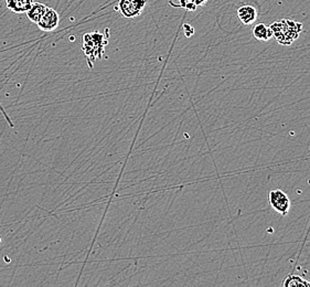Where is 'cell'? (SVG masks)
Instances as JSON below:
<instances>
[{
    "label": "cell",
    "instance_id": "obj_1",
    "mask_svg": "<svg viewBox=\"0 0 310 287\" xmlns=\"http://www.w3.org/2000/svg\"><path fill=\"white\" fill-rule=\"evenodd\" d=\"M270 29L273 31V37L282 46H290L294 43L302 31V23L289 19H282L271 23Z\"/></svg>",
    "mask_w": 310,
    "mask_h": 287
},
{
    "label": "cell",
    "instance_id": "obj_2",
    "mask_svg": "<svg viewBox=\"0 0 310 287\" xmlns=\"http://www.w3.org/2000/svg\"><path fill=\"white\" fill-rule=\"evenodd\" d=\"M107 44V39L103 34L93 33L83 36V52L87 56V61L92 59L95 62L100 59L104 53V48Z\"/></svg>",
    "mask_w": 310,
    "mask_h": 287
},
{
    "label": "cell",
    "instance_id": "obj_3",
    "mask_svg": "<svg viewBox=\"0 0 310 287\" xmlns=\"http://www.w3.org/2000/svg\"><path fill=\"white\" fill-rule=\"evenodd\" d=\"M147 0H119L116 10L123 17L132 19L142 15L144 9L146 8Z\"/></svg>",
    "mask_w": 310,
    "mask_h": 287
},
{
    "label": "cell",
    "instance_id": "obj_4",
    "mask_svg": "<svg viewBox=\"0 0 310 287\" xmlns=\"http://www.w3.org/2000/svg\"><path fill=\"white\" fill-rule=\"evenodd\" d=\"M268 201L270 207L283 216L287 215L290 210V200L288 196L281 189H273L269 191Z\"/></svg>",
    "mask_w": 310,
    "mask_h": 287
},
{
    "label": "cell",
    "instance_id": "obj_5",
    "mask_svg": "<svg viewBox=\"0 0 310 287\" xmlns=\"http://www.w3.org/2000/svg\"><path fill=\"white\" fill-rule=\"evenodd\" d=\"M60 23V16L58 11H55L52 8H47L46 12H44L40 21L37 23L38 27L40 30L44 31V33H51L54 31L56 28L59 27Z\"/></svg>",
    "mask_w": 310,
    "mask_h": 287
},
{
    "label": "cell",
    "instance_id": "obj_6",
    "mask_svg": "<svg viewBox=\"0 0 310 287\" xmlns=\"http://www.w3.org/2000/svg\"><path fill=\"white\" fill-rule=\"evenodd\" d=\"M237 18L244 25H249L256 20L257 11L253 6L244 5L237 9Z\"/></svg>",
    "mask_w": 310,
    "mask_h": 287
},
{
    "label": "cell",
    "instance_id": "obj_7",
    "mask_svg": "<svg viewBox=\"0 0 310 287\" xmlns=\"http://www.w3.org/2000/svg\"><path fill=\"white\" fill-rule=\"evenodd\" d=\"M6 7L15 14H27L32 7L33 0H5Z\"/></svg>",
    "mask_w": 310,
    "mask_h": 287
},
{
    "label": "cell",
    "instance_id": "obj_8",
    "mask_svg": "<svg viewBox=\"0 0 310 287\" xmlns=\"http://www.w3.org/2000/svg\"><path fill=\"white\" fill-rule=\"evenodd\" d=\"M253 36H254L256 40L268 41L273 37V31H271L269 25H266L265 23H258L253 29Z\"/></svg>",
    "mask_w": 310,
    "mask_h": 287
},
{
    "label": "cell",
    "instance_id": "obj_9",
    "mask_svg": "<svg viewBox=\"0 0 310 287\" xmlns=\"http://www.w3.org/2000/svg\"><path fill=\"white\" fill-rule=\"evenodd\" d=\"M47 6L41 3H33L32 7H31L27 11V17L29 18V20L33 23H38L40 21V19L42 18L43 14L47 10Z\"/></svg>",
    "mask_w": 310,
    "mask_h": 287
},
{
    "label": "cell",
    "instance_id": "obj_10",
    "mask_svg": "<svg viewBox=\"0 0 310 287\" xmlns=\"http://www.w3.org/2000/svg\"><path fill=\"white\" fill-rule=\"evenodd\" d=\"M284 287H310V282L299 275L289 274L282 282Z\"/></svg>",
    "mask_w": 310,
    "mask_h": 287
},
{
    "label": "cell",
    "instance_id": "obj_11",
    "mask_svg": "<svg viewBox=\"0 0 310 287\" xmlns=\"http://www.w3.org/2000/svg\"><path fill=\"white\" fill-rule=\"evenodd\" d=\"M183 30H185V36L188 37V38L191 37L194 34V29L191 27V25L188 24V23L183 24Z\"/></svg>",
    "mask_w": 310,
    "mask_h": 287
},
{
    "label": "cell",
    "instance_id": "obj_12",
    "mask_svg": "<svg viewBox=\"0 0 310 287\" xmlns=\"http://www.w3.org/2000/svg\"><path fill=\"white\" fill-rule=\"evenodd\" d=\"M187 2L192 3L193 5L197 6V7H199V6H204L208 3V0H187Z\"/></svg>",
    "mask_w": 310,
    "mask_h": 287
},
{
    "label": "cell",
    "instance_id": "obj_13",
    "mask_svg": "<svg viewBox=\"0 0 310 287\" xmlns=\"http://www.w3.org/2000/svg\"><path fill=\"white\" fill-rule=\"evenodd\" d=\"M186 3H187V0H179V5H176V6H178V7H181V8H185Z\"/></svg>",
    "mask_w": 310,
    "mask_h": 287
},
{
    "label": "cell",
    "instance_id": "obj_14",
    "mask_svg": "<svg viewBox=\"0 0 310 287\" xmlns=\"http://www.w3.org/2000/svg\"><path fill=\"white\" fill-rule=\"evenodd\" d=\"M0 243H2V237H0Z\"/></svg>",
    "mask_w": 310,
    "mask_h": 287
}]
</instances>
